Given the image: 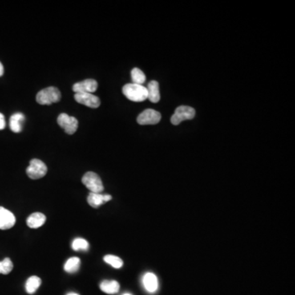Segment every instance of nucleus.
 <instances>
[{"instance_id":"10","label":"nucleus","mask_w":295,"mask_h":295,"mask_svg":"<svg viewBox=\"0 0 295 295\" xmlns=\"http://www.w3.org/2000/svg\"><path fill=\"white\" fill-rule=\"evenodd\" d=\"M16 217L13 212L0 207V230L11 229L15 225Z\"/></svg>"},{"instance_id":"11","label":"nucleus","mask_w":295,"mask_h":295,"mask_svg":"<svg viewBox=\"0 0 295 295\" xmlns=\"http://www.w3.org/2000/svg\"><path fill=\"white\" fill-rule=\"evenodd\" d=\"M112 196L110 195H102L101 193H91L88 196V203L93 208H98L103 203L110 201Z\"/></svg>"},{"instance_id":"1","label":"nucleus","mask_w":295,"mask_h":295,"mask_svg":"<svg viewBox=\"0 0 295 295\" xmlns=\"http://www.w3.org/2000/svg\"><path fill=\"white\" fill-rule=\"evenodd\" d=\"M122 92L133 102H143L148 98L147 88L136 84H126L122 88Z\"/></svg>"},{"instance_id":"6","label":"nucleus","mask_w":295,"mask_h":295,"mask_svg":"<svg viewBox=\"0 0 295 295\" xmlns=\"http://www.w3.org/2000/svg\"><path fill=\"white\" fill-rule=\"evenodd\" d=\"M58 123L68 135H73L78 128V121L77 118L66 114L58 116Z\"/></svg>"},{"instance_id":"20","label":"nucleus","mask_w":295,"mask_h":295,"mask_svg":"<svg viewBox=\"0 0 295 295\" xmlns=\"http://www.w3.org/2000/svg\"><path fill=\"white\" fill-rule=\"evenodd\" d=\"M103 260H104L105 263L109 264L116 269H119L123 266V261H122V259L120 257H117V256H114V255H106L103 257Z\"/></svg>"},{"instance_id":"18","label":"nucleus","mask_w":295,"mask_h":295,"mask_svg":"<svg viewBox=\"0 0 295 295\" xmlns=\"http://www.w3.org/2000/svg\"><path fill=\"white\" fill-rule=\"evenodd\" d=\"M80 267H81V260H80L79 257H71L65 263V272H68V273H75V272H78Z\"/></svg>"},{"instance_id":"22","label":"nucleus","mask_w":295,"mask_h":295,"mask_svg":"<svg viewBox=\"0 0 295 295\" xmlns=\"http://www.w3.org/2000/svg\"><path fill=\"white\" fill-rule=\"evenodd\" d=\"M13 269V264L11 259L6 257L2 262H0V274L8 275L12 272Z\"/></svg>"},{"instance_id":"3","label":"nucleus","mask_w":295,"mask_h":295,"mask_svg":"<svg viewBox=\"0 0 295 295\" xmlns=\"http://www.w3.org/2000/svg\"><path fill=\"white\" fill-rule=\"evenodd\" d=\"M82 183L91 193H101L103 191V183L100 177L93 171H89L84 175Z\"/></svg>"},{"instance_id":"8","label":"nucleus","mask_w":295,"mask_h":295,"mask_svg":"<svg viewBox=\"0 0 295 295\" xmlns=\"http://www.w3.org/2000/svg\"><path fill=\"white\" fill-rule=\"evenodd\" d=\"M76 101L81 104L86 105L91 108H97L100 106V99L96 95L89 93H77L75 94Z\"/></svg>"},{"instance_id":"7","label":"nucleus","mask_w":295,"mask_h":295,"mask_svg":"<svg viewBox=\"0 0 295 295\" xmlns=\"http://www.w3.org/2000/svg\"><path fill=\"white\" fill-rule=\"evenodd\" d=\"M162 119V115L159 112L154 109H146L139 114L137 118V122L139 125L158 124Z\"/></svg>"},{"instance_id":"5","label":"nucleus","mask_w":295,"mask_h":295,"mask_svg":"<svg viewBox=\"0 0 295 295\" xmlns=\"http://www.w3.org/2000/svg\"><path fill=\"white\" fill-rule=\"evenodd\" d=\"M195 117V110L189 106H180L175 109L171 117V122L175 126L180 124L185 120H191Z\"/></svg>"},{"instance_id":"25","label":"nucleus","mask_w":295,"mask_h":295,"mask_svg":"<svg viewBox=\"0 0 295 295\" xmlns=\"http://www.w3.org/2000/svg\"><path fill=\"white\" fill-rule=\"evenodd\" d=\"M66 295H79V294H78V293H69L68 294H66Z\"/></svg>"},{"instance_id":"21","label":"nucleus","mask_w":295,"mask_h":295,"mask_svg":"<svg viewBox=\"0 0 295 295\" xmlns=\"http://www.w3.org/2000/svg\"><path fill=\"white\" fill-rule=\"evenodd\" d=\"M71 247L73 250L87 251L89 249V243L87 240H84L82 238H77L73 240Z\"/></svg>"},{"instance_id":"19","label":"nucleus","mask_w":295,"mask_h":295,"mask_svg":"<svg viewBox=\"0 0 295 295\" xmlns=\"http://www.w3.org/2000/svg\"><path fill=\"white\" fill-rule=\"evenodd\" d=\"M131 79H132L133 84L143 86V84L145 82L146 77L140 69L135 67L131 71Z\"/></svg>"},{"instance_id":"23","label":"nucleus","mask_w":295,"mask_h":295,"mask_svg":"<svg viewBox=\"0 0 295 295\" xmlns=\"http://www.w3.org/2000/svg\"><path fill=\"white\" fill-rule=\"evenodd\" d=\"M5 126H6V122H5V116L0 113V131L4 130Z\"/></svg>"},{"instance_id":"9","label":"nucleus","mask_w":295,"mask_h":295,"mask_svg":"<svg viewBox=\"0 0 295 295\" xmlns=\"http://www.w3.org/2000/svg\"><path fill=\"white\" fill-rule=\"evenodd\" d=\"M97 88H98V83L95 80L87 79L76 83L73 86L72 90L76 94L77 93L93 94L96 91Z\"/></svg>"},{"instance_id":"2","label":"nucleus","mask_w":295,"mask_h":295,"mask_svg":"<svg viewBox=\"0 0 295 295\" xmlns=\"http://www.w3.org/2000/svg\"><path fill=\"white\" fill-rule=\"evenodd\" d=\"M61 99V92L58 88L48 87L41 90L37 94V103L41 105H50L58 103Z\"/></svg>"},{"instance_id":"15","label":"nucleus","mask_w":295,"mask_h":295,"mask_svg":"<svg viewBox=\"0 0 295 295\" xmlns=\"http://www.w3.org/2000/svg\"><path fill=\"white\" fill-rule=\"evenodd\" d=\"M24 121H25V117H24L23 114H21V113L13 114L9 121V126H10L12 131L15 133L21 132Z\"/></svg>"},{"instance_id":"12","label":"nucleus","mask_w":295,"mask_h":295,"mask_svg":"<svg viewBox=\"0 0 295 295\" xmlns=\"http://www.w3.org/2000/svg\"><path fill=\"white\" fill-rule=\"evenodd\" d=\"M143 284L146 290L150 293L156 292L159 288V281L157 276L152 272H148L143 277Z\"/></svg>"},{"instance_id":"4","label":"nucleus","mask_w":295,"mask_h":295,"mask_svg":"<svg viewBox=\"0 0 295 295\" xmlns=\"http://www.w3.org/2000/svg\"><path fill=\"white\" fill-rule=\"evenodd\" d=\"M47 166L41 160L32 159L30 161V166L26 169V174L30 179L37 180L44 177L47 173Z\"/></svg>"},{"instance_id":"24","label":"nucleus","mask_w":295,"mask_h":295,"mask_svg":"<svg viewBox=\"0 0 295 295\" xmlns=\"http://www.w3.org/2000/svg\"><path fill=\"white\" fill-rule=\"evenodd\" d=\"M4 71H5V70H4V66H3L2 63L0 62V77H2V76L4 75Z\"/></svg>"},{"instance_id":"26","label":"nucleus","mask_w":295,"mask_h":295,"mask_svg":"<svg viewBox=\"0 0 295 295\" xmlns=\"http://www.w3.org/2000/svg\"><path fill=\"white\" fill-rule=\"evenodd\" d=\"M123 295H131V293H124Z\"/></svg>"},{"instance_id":"17","label":"nucleus","mask_w":295,"mask_h":295,"mask_svg":"<svg viewBox=\"0 0 295 295\" xmlns=\"http://www.w3.org/2000/svg\"><path fill=\"white\" fill-rule=\"evenodd\" d=\"M41 280L38 276H30V278L26 280V290L28 293L33 294L36 292L39 287L41 286Z\"/></svg>"},{"instance_id":"14","label":"nucleus","mask_w":295,"mask_h":295,"mask_svg":"<svg viewBox=\"0 0 295 295\" xmlns=\"http://www.w3.org/2000/svg\"><path fill=\"white\" fill-rule=\"evenodd\" d=\"M148 99L150 102L156 103L160 100V92H159V82L156 81H152L148 85Z\"/></svg>"},{"instance_id":"16","label":"nucleus","mask_w":295,"mask_h":295,"mask_svg":"<svg viewBox=\"0 0 295 295\" xmlns=\"http://www.w3.org/2000/svg\"><path fill=\"white\" fill-rule=\"evenodd\" d=\"M99 287L101 290L107 294L118 293V291L120 289V284L116 280H103Z\"/></svg>"},{"instance_id":"13","label":"nucleus","mask_w":295,"mask_h":295,"mask_svg":"<svg viewBox=\"0 0 295 295\" xmlns=\"http://www.w3.org/2000/svg\"><path fill=\"white\" fill-rule=\"evenodd\" d=\"M45 220H46V216L43 213L34 212L28 217L27 220H26V224L31 229H37L45 224Z\"/></svg>"}]
</instances>
